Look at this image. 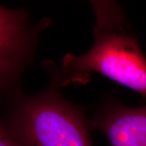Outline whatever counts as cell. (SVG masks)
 <instances>
[{
  "instance_id": "5",
  "label": "cell",
  "mask_w": 146,
  "mask_h": 146,
  "mask_svg": "<svg viewBox=\"0 0 146 146\" xmlns=\"http://www.w3.org/2000/svg\"><path fill=\"white\" fill-rule=\"evenodd\" d=\"M0 146H21L17 140L11 135L2 124L0 129Z\"/></svg>"
},
{
  "instance_id": "2",
  "label": "cell",
  "mask_w": 146,
  "mask_h": 146,
  "mask_svg": "<svg viewBox=\"0 0 146 146\" xmlns=\"http://www.w3.org/2000/svg\"><path fill=\"white\" fill-rule=\"evenodd\" d=\"M1 124L21 146H92L82 112L53 91L22 100Z\"/></svg>"
},
{
  "instance_id": "4",
  "label": "cell",
  "mask_w": 146,
  "mask_h": 146,
  "mask_svg": "<svg viewBox=\"0 0 146 146\" xmlns=\"http://www.w3.org/2000/svg\"><path fill=\"white\" fill-rule=\"evenodd\" d=\"M89 125L104 133L111 146H146V106L110 105L98 113Z\"/></svg>"
},
{
  "instance_id": "1",
  "label": "cell",
  "mask_w": 146,
  "mask_h": 146,
  "mask_svg": "<svg viewBox=\"0 0 146 146\" xmlns=\"http://www.w3.org/2000/svg\"><path fill=\"white\" fill-rule=\"evenodd\" d=\"M96 17L95 43L79 56L63 58L64 83H85L91 72L100 73L146 98V58L137 39L125 30V14L118 3L93 1Z\"/></svg>"
},
{
  "instance_id": "3",
  "label": "cell",
  "mask_w": 146,
  "mask_h": 146,
  "mask_svg": "<svg viewBox=\"0 0 146 146\" xmlns=\"http://www.w3.org/2000/svg\"><path fill=\"white\" fill-rule=\"evenodd\" d=\"M35 33L23 10L0 9V78L1 91L12 89L32 57Z\"/></svg>"
}]
</instances>
